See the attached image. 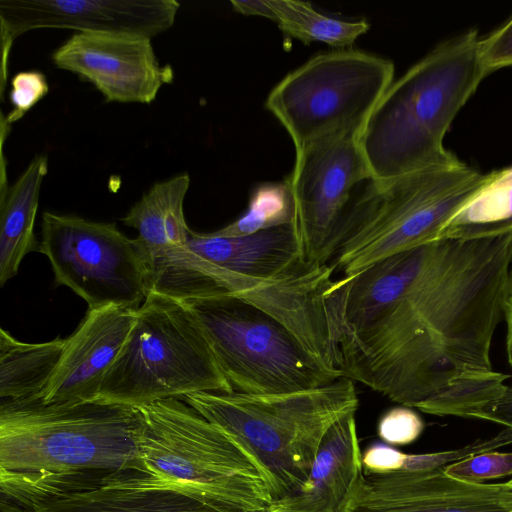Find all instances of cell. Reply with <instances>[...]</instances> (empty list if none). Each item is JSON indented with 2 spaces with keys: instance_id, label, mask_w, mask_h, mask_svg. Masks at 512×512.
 I'll return each instance as SVG.
<instances>
[{
  "instance_id": "obj_1",
  "label": "cell",
  "mask_w": 512,
  "mask_h": 512,
  "mask_svg": "<svg viewBox=\"0 0 512 512\" xmlns=\"http://www.w3.org/2000/svg\"><path fill=\"white\" fill-rule=\"evenodd\" d=\"M511 269L512 230L441 238L348 277L343 376L416 408L463 376L492 371Z\"/></svg>"
},
{
  "instance_id": "obj_2",
  "label": "cell",
  "mask_w": 512,
  "mask_h": 512,
  "mask_svg": "<svg viewBox=\"0 0 512 512\" xmlns=\"http://www.w3.org/2000/svg\"><path fill=\"white\" fill-rule=\"evenodd\" d=\"M479 38L469 29L444 40L391 83L358 138L373 179L464 163L444 147V137L488 76Z\"/></svg>"
},
{
  "instance_id": "obj_3",
  "label": "cell",
  "mask_w": 512,
  "mask_h": 512,
  "mask_svg": "<svg viewBox=\"0 0 512 512\" xmlns=\"http://www.w3.org/2000/svg\"><path fill=\"white\" fill-rule=\"evenodd\" d=\"M183 401L254 456L269 478L274 502L305 484L327 430L359 405L354 381L345 376L307 390L198 392Z\"/></svg>"
},
{
  "instance_id": "obj_4",
  "label": "cell",
  "mask_w": 512,
  "mask_h": 512,
  "mask_svg": "<svg viewBox=\"0 0 512 512\" xmlns=\"http://www.w3.org/2000/svg\"><path fill=\"white\" fill-rule=\"evenodd\" d=\"M491 176L462 163L362 182L344 214L329 266L351 277L384 258L437 240Z\"/></svg>"
},
{
  "instance_id": "obj_5",
  "label": "cell",
  "mask_w": 512,
  "mask_h": 512,
  "mask_svg": "<svg viewBox=\"0 0 512 512\" xmlns=\"http://www.w3.org/2000/svg\"><path fill=\"white\" fill-rule=\"evenodd\" d=\"M139 408L101 399L0 410V472L145 471Z\"/></svg>"
},
{
  "instance_id": "obj_6",
  "label": "cell",
  "mask_w": 512,
  "mask_h": 512,
  "mask_svg": "<svg viewBox=\"0 0 512 512\" xmlns=\"http://www.w3.org/2000/svg\"><path fill=\"white\" fill-rule=\"evenodd\" d=\"M139 409L147 473L231 512H265L274 503L269 478L254 456L185 401L166 399Z\"/></svg>"
},
{
  "instance_id": "obj_7",
  "label": "cell",
  "mask_w": 512,
  "mask_h": 512,
  "mask_svg": "<svg viewBox=\"0 0 512 512\" xmlns=\"http://www.w3.org/2000/svg\"><path fill=\"white\" fill-rule=\"evenodd\" d=\"M197 319L182 302L150 292L107 371L98 399L143 407L198 392H232Z\"/></svg>"
},
{
  "instance_id": "obj_8",
  "label": "cell",
  "mask_w": 512,
  "mask_h": 512,
  "mask_svg": "<svg viewBox=\"0 0 512 512\" xmlns=\"http://www.w3.org/2000/svg\"><path fill=\"white\" fill-rule=\"evenodd\" d=\"M182 302L200 324L235 392H294L343 377L317 359L281 321L247 301L217 295Z\"/></svg>"
},
{
  "instance_id": "obj_9",
  "label": "cell",
  "mask_w": 512,
  "mask_h": 512,
  "mask_svg": "<svg viewBox=\"0 0 512 512\" xmlns=\"http://www.w3.org/2000/svg\"><path fill=\"white\" fill-rule=\"evenodd\" d=\"M394 64L354 49L318 54L287 74L266 108L280 121L296 152L317 142L358 136L393 82Z\"/></svg>"
},
{
  "instance_id": "obj_10",
  "label": "cell",
  "mask_w": 512,
  "mask_h": 512,
  "mask_svg": "<svg viewBox=\"0 0 512 512\" xmlns=\"http://www.w3.org/2000/svg\"><path fill=\"white\" fill-rule=\"evenodd\" d=\"M38 252L48 258L55 283L70 288L89 309L137 310L149 294L138 241L114 223L44 212Z\"/></svg>"
},
{
  "instance_id": "obj_11",
  "label": "cell",
  "mask_w": 512,
  "mask_h": 512,
  "mask_svg": "<svg viewBox=\"0 0 512 512\" xmlns=\"http://www.w3.org/2000/svg\"><path fill=\"white\" fill-rule=\"evenodd\" d=\"M1 512H231L147 472H0Z\"/></svg>"
},
{
  "instance_id": "obj_12",
  "label": "cell",
  "mask_w": 512,
  "mask_h": 512,
  "mask_svg": "<svg viewBox=\"0 0 512 512\" xmlns=\"http://www.w3.org/2000/svg\"><path fill=\"white\" fill-rule=\"evenodd\" d=\"M358 138H331L296 152L289 179L303 251L310 263L329 265L355 189L373 179Z\"/></svg>"
},
{
  "instance_id": "obj_13",
  "label": "cell",
  "mask_w": 512,
  "mask_h": 512,
  "mask_svg": "<svg viewBox=\"0 0 512 512\" xmlns=\"http://www.w3.org/2000/svg\"><path fill=\"white\" fill-rule=\"evenodd\" d=\"M176 0H0L1 97L14 40L41 28L78 33L130 34L149 38L175 22Z\"/></svg>"
},
{
  "instance_id": "obj_14",
  "label": "cell",
  "mask_w": 512,
  "mask_h": 512,
  "mask_svg": "<svg viewBox=\"0 0 512 512\" xmlns=\"http://www.w3.org/2000/svg\"><path fill=\"white\" fill-rule=\"evenodd\" d=\"M151 38L130 34L74 33L52 54L56 67L98 89L106 102H153L173 81L170 65H161Z\"/></svg>"
},
{
  "instance_id": "obj_15",
  "label": "cell",
  "mask_w": 512,
  "mask_h": 512,
  "mask_svg": "<svg viewBox=\"0 0 512 512\" xmlns=\"http://www.w3.org/2000/svg\"><path fill=\"white\" fill-rule=\"evenodd\" d=\"M344 512H512V488L455 479L443 468L364 473Z\"/></svg>"
},
{
  "instance_id": "obj_16",
  "label": "cell",
  "mask_w": 512,
  "mask_h": 512,
  "mask_svg": "<svg viewBox=\"0 0 512 512\" xmlns=\"http://www.w3.org/2000/svg\"><path fill=\"white\" fill-rule=\"evenodd\" d=\"M136 311L114 305L88 309L76 330L66 338L41 404L98 399L103 379L131 332Z\"/></svg>"
},
{
  "instance_id": "obj_17",
  "label": "cell",
  "mask_w": 512,
  "mask_h": 512,
  "mask_svg": "<svg viewBox=\"0 0 512 512\" xmlns=\"http://www.w3.org/2000/svg\"><path fill=\"white\" fill-rule=\"evenodd\" d=\"M189 247L220 268L260 282L303 280L334 274L328 264L318 265L306 260L297 224L235 237L191 230Z\"/></svg>"
},
{
  "instance_id": "obj_18",
  "label": "cell",
  "mask_w": 512,
  "mask_h": 512,
  "mask_svg": "<svg viewBox=\"0 0 512 512\" xmlns=\"http://www.w3.org/2000/svg\"><path fill=\"white\" fill-rule=\"evenodd\" d=\"M356 412L339 418L324 435L305 484L276 503L307 512H344L364 474Z\"/></svg>"
},
{
  "instance_id": "obj_19",
  "label": "cell",
  "mask_w": 512,
  "mask_h": 512,
  "mask_svg": "<svg viewBox=\"0 0 512 512\" xmlns=\"http://www.w3.org/2000/svg\"><path fill=\"white\" fill-rule=\"evenodd\" d=\"M48 172V160L37 155L8 186L1 183L0 193V284L17 275L20 263L30 252L39 250L34 235L40 189Z\"/></svg>"
},
{
  "instance_id": "obj_20",
  "label": "cell",
  "mask_w": 512,
  "mask_h": 512,
  "mask_svg": "<svg viewBox=\"0 0 512 512\" xmlns=\"http://www.w3.org/2000/svg\"><path fill=\"white\" fill-rule=\"evenodd\" d=\"M66 338L27 343L0 330V410L41 403L60 361Z\"/></svg>"
},
{
  "instance_id": "obj_21",
  "label": "cell",
  "mask_w": 512,
  "mask_h": 512,
  "mask_svg": "<svg viewBox=\"0 0 512 512\" xmlns=\"http://www.w3.org/2000/svg\"><path fill=\"white\" fill-rule=\"evenodd\" d=\"M190 186L187 173L154 184L121 219L138 232L147 250L186 243L191 229L184 216V199Z\"/></svg>"
},
{
  "instance_id": "obj_22",
  "label": "cell",
  "mask_w": 512,
  "mask_h": 512,
  "mask_svg": "<svg viewBox=\"0 0 512 512\" xmlns=\"http://www.w3.org/2000/svg\"><path fill=\"white\" fill-rule=\"evenodd\" d=\"M511 230L512 166L493 171L489 182L445 224L438 239L484 237Z\"/></svg>"
},
{
  "instance_id": "obj_23",
  "label": "cell",
  "mask_w": 512,
  "mask_h": 512,
  "mask_svg": "<svg viewBox=\"0 0 512 512\" xmlns=\"http://www.w3.org/2000/svg\"><path fill=\"white\" fill-rule=\"evenodd\" d=\"M273 21L288 36L305 44L323 42L337 49L351 47L365 34L370 24L365 20L344 21L316 11L309 2L268 0Z\"/></svg>"
},
{
  "instance_id": "obj_24",
  "label": "cell",
  "mask_w": 512,
  "mask_h": 512,
  "mask_svg": "<svg viewBox=\"0 0 512 512\" xmlns=\"http://www.w3.org/2000/svg\"><path fill=\"white\" fill-rule=\"evenodd\" d=\"M290 224H297V207L288 177L281 182L258 185L250 195L246 211L211 233L222 237L246 236Z\"/></svg>"
},
{
  "instance_id": "obj_25",
  "label": "cell",
  "mask_w": 512,
  "mask_h": 512,
  "mask_svg": "<svg viewBox=\"0 0 512 512\" xmlns=\"http://www.w3.org/2000/svg\"><path fill=\"white\" fill-rule=\"evenodd\" d=\"M510 377L494 370L466 375L416 408L436 416L471 418L474 411L496 397Z\"/></svg>"
},
{
  "instance_id": "obj_26",
  "label": "cell",
  "mask_w": 512,
  "mask_h": 512,
  "mask_svg": "<svg viewBox=\"0 0 512 512\" xmlns=\"http://www.w3.org/2000/svg\"><path fill=\"white\" fill-rule=\"evenodd\" d=\"M443 470L446 475L455 479L484 483L486 480L512 475V452H481L451 463Z\"/></svg>"
},
{
  "instance_id": "obj_27",
  "label": "cell",
  "mask_w": 512,
  "mask_h": 512,
  "mask_svg": "<svg viewBox=\"0 0 512 512\" xmlns=\"http://www.w3.org/2000/svg\"><path fill=\"white\" fill-rule=\"evenodd\" d=\"M422 418L410 407L398 406L386 411L377 425L379 438L389 445H407L423 432Z\"/></svg>"
},
{
  "instance_id": "obj_28",
  "label": "cell",
  "mask_w": 512,
  "mask_h": 512,
  "mask_svg": "<svg viewBox=\"0 0 512 512\" xmlns=\"http://www.w3.org/2000/svg\"><path fill=\"white\" fill-rule=\"evenodd\" d=\"M49 91L45 75L39 71H22L11 80V112L3 119L8 125L20 120Z\"/></svg>"
},
{
  "instance_id": "obj_29",
  "label": "cell",
  "mask_w": 512,
  "mask_h": 512,
  "mask_svg": "<svg viewBox=\"0 0 512 512\" xmlns=\"http://www.w3.org/2000/svg\"><path fill=\"white\" fill-rule=\"evenodd\" d=\"M478 53L488 74L512 66V16L489 35L479 38Z\"/></svg>"
},
{
  "instance_id": "obj_30",
  "label": "cell",
  "mask_w": 512,
  "mask_h": 512,
  "mask_svg": "<svg viewBox=\"0 0 512 512\" xmlns=\"http://www.w3.org/2000/svg\"><path fill=\"white\" fill-rule=\"evenodd\" d=\"M406 453L384 442L369 445L362 453V465L365 474L383 475L402 471Z\"/></svg>"
},
{
  "instance_id": "obj_31",
  "label": "cell",
  "mask_w": 512,
  "mask_h": 512,
  "mask_svg": "<svg viewBox=\"0 0 512 512\" xmlns=\"http://www.w3.org/2000/svg\"><path fill=\"white\" fill-rule=\"evenodd\" d=\"M471 418L512 428V386L505 384L496 397L474 411Z\"/></svg>"
},
{
  "instance_id": "obj_32",
  "label": "cell",
  "mask_w": 512,
  "mask_h": 512,
  "mask_svg": "<svg viewBox=\"0 0 512 512\" xmlns=\"http://www.w3.org/2000/svg\"><path fill=\"white\" fill-rule=\"evenodd\" d=\"M233 9L244 15L260 16L273 21V12L268 0H232Z\"/></svg>"
},
{
  "instance_id": "obj_33",
  "label": "cell",
  "mask_w": 512,
  "mask_h": 512,
  "mask_svg": "<svg viewBox=\"0 0 512 512\" xmlns=\"http://www.w3.org/2000/svg\"><path fill=\"white\" fill-rule=\"evenodd\" d=\"M504 322L506 326L505 351L508 364L512 368V269L510 273L508 295L505 308Z\"/></svg>"
},
{
  "instance_id": "obj_34",
  "label": "cell",
  "mask_w": 512,
  "mask_h": 512,
  "mask_svg": "<svg viewBox=\"0 0 512 512\" xmlns=\"http://www.w3.org/2000/svg\"><path fill=\"white\" fill-rule=\"evenodd\" d=\"M265 512H307L274 502Z\"/></svg>"
},
{
  "instance_id": "obj_35",
  "label": "cell",
  "mask_w": 512,
  "mask_h": 512,
  "mask_svg": "<svg viewBox=\"0 0 512 512\" xmlns=\"http://www.w3.org/2000/svg\"><path fill=\"white\" fill-rule=\"evenodd\" d=\"M505 483H506L509 487H511V488H512V478H511L509 481L505 482Z\"/></svg>"
}]
</instances>
